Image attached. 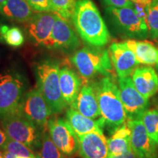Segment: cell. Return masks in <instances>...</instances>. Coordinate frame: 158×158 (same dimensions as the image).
<instances>
[{
    "mask_svg": "<svg viewBox=\"0 0 158 158\" xmlns=\"http://www.w3.org/2000/svg\"><path fill=\"white\" fill-rule=\"evenodd\" d=\"M78 150L81 158H108V140L103 133L92 132L79 136Z\"/></svg>",
    "mask_w": 158,
    "mask_h": 158,
    "instance_id": "obj_15",
    "label": "cell"
},
{
    "mask_svg": "<svg viewBox=\"0 0 158 158\" xmlns=\"http://www.w3.org/2000/svg\"><path fill=\"white\" fill-rule=\"evenodd\" d=\"M39 149L37 158H67L46 133H43Z\"/></svg>",
    "mask_w": 158,
    "mask_h": 158,
    "instance_id": "obj_23",
    "label": "cell"
},
{
    "mask_svg": "<svg viewBox=\"0 0 158 158\" xmlns=\"http://www.w3.org/2000/svg\"><path fill=\"white\" fill-rule=\"evenodd\" d=\"M118 89L127 118L128 120L141 119L142 115L147 110L149 99L136 89L130 76L118 78Z\"/></svg>",
    "mask_w": 158,
    "mask_h": 158,
    "instance_id": "obj_9",
    "label": "cell"
},
{
    "mask_svg": "<svg viewBox=\"0 0 158 158\" xmlns=\"http://www.w3.org/2000/svg\"><path fill=\"white\" fill-rule=\"evenodd\" d=\"M2 156H3V153H2L1 152H0V157H2Z\"/></svg>",
    "mask_w": 158,
    "mask_h": 158,
    "instance_id": "obj_38",
    "label": "cell"
},
{
    "mask_svg": "<svg viewBox=\"0 0 158 158\" xmlns=\"http://www.w3.org/2000/svg\"><path fill=\"white\" fill-rule=\"evenodd\" d=\"M76 5V0H51V11L69 21L72 19Z\"/></svg>",
    "mask_w": 158,
    "mask_h": 158,
    "instance_id": "obj_25",
    "label": "cell"
},
{
    "mask_svg": "<svg viewBox=\"0 0 158 158\" xmlns=\"http://www.w3.org/2000/svg\"><path fill=\"white\" fill-rule=\"evenodd\" d=\"M71 20L81 38L91 46L101 48L110 41L107 26L92 0H78Z\"/></svg>",
    "mask_w": 158,
    "mask_h": 158,
    "instance_id": "obj_1",
    "label": "cell"
},
{
    "mask_svg": "<svg viewBox=\"0 0 158 158\" xmlns=\"http://www.w3.org/2000/svg\"><path fill=\"white\" fill-rule=\"evenodd\" d=\"M108 51L118 78L130 76L140 64L133 51L124 42L113 43Z\"/></svg>",
    "mask_w": 158,
    "mask_h": 158,
    "instance_id": "obj_13",
    "label": "cell"
},
{
    "mask_svg": "<svg viewBox=\"0 0 158 158\" xmlns=\"http://www.w3.org/2000/svg\"><path fill=\"white\" fill-rule=\"evenodd\" d=\"M131 78L136 89L146 98L149 99L158 92V73L151 67L137 68Z\"/></svg>",
    "mask_w": 158,
    "mask_h": 158,
    "instance_id": "obj_18",
    "label": "cell"
},
{
    "mask_svg": "<svg viewBox=\"0 0 158 158\" xmlns=\"http://www.w3.org/2000/svg\"><path fill=\"white\" fill-rule=\"evenodd\" d=\"M150 3H143V2H133V8L137 15L143 21L147 22V15L149 12V7Z\"/></svg>",
    "mask_w": 158,
    "mask_h": 158,
    "instance_id": "obj_30",
    "label": "cell"
},
{
    "mask_svg": "<svg viewBox=\"0 0 158 158\" xmlns=\"http://www.w3.org/2000/svg\"><path fill=\"white\" fill-rule=\"evenodd\" d=\"M1 32L4 41L10 46L19 47L24 42L22 31L18 27L2 26Z\"/></svg>",
    "mask_w": 158,
    "mask_h": 158,
    "instance_id": "obj_27",
    "label": "cell"
},
{
    "mask_svg": "<svg viewBox=\"0 0 158 158\" xmlns=\"http://www.w3.org/2000/svg\"><path fill=\"white\" fill-rule=\"evenodd\" d=\"M8 138V136L7 135L5 132L0 129V148L1 149H3L4 147H5Z\"/></svg>",
    "mask_w": 158,
    "mask_h": 158,
    "instance_id": "obj_33",
    "label": "cell"
},
{
    "mask_svg": "<svg viewBox=\"0 0 158 158\" xmlns=\"http://www.w3.org/2000/svg\"><path fill=\"white\" fill-rule=\"evenodd\" d=\"M15 158H31V157H15Z\"/></svg>",
    "mask_w": 158,
    "mask_h": 158,
    "instance_id": "obj_37",
    "label": "cell"
},
{
    "mask_svg": "<svg viewBox=\"0 0 158 158\" xmlns=\"http://www.w3.org/2000/svg\"><path fill=\"white\" fill-rule=\"evenodd\" d=\"M107 7H132L133 2L130 0H102Z\"/></svg>",
    "mask_w": 158,
    "mask_h": 158,
    "instance_id": "obj_31",
    "label": "cell"
},
{
    "mask_svg": "<svg viewBox=\"0 0 158 158\" xmlns=\"http://www.w3.org/2000/svg\"><path fill=\"white\" fill-rule=\"evenodd\" d=\"M59 84L64 102L67 106H71L81 91V82L80 78L73 70L64 67L59 71Z\"/></svg>",
    "mask_w": 158,
    "mask_h": 158,
    "instance_id": "obj_20",
    "label": "cell"
},
{
    "mask_svg": "<svg viewBox=\"0 0 158 158\" xmlns=\"http://www.w3.org/2000/svg\"><path fill=\"white\" fill-rule=\"evenodd\" d=\"M100 47H84L77 51L71 61L84 78H93L98 74L108 76L112 72L109 51Z\"/></svg>",
    "mask_w": 158,
    "mask_h": 158,
    "instance_id": "obj_4",
    "label": "cell"
},
{
    "mask_svg": "<svg viewBox=\"0 0 158 158\" xmlns=\"http://www.w3.org/2000/svg\"><path fill=\"white\" fill-rule=\"evenodd\" d=\"M156 68H157V72H158V65H156Z\"/></svg>",
    "mask_w": 158,
    "mask_h": 158,
    "instance_id": "obj_39",
    "label": "cell"
},
{
    "mask_svg": "<svg viewBox=\"0 0 158 158\" xmlns=\"http://www.w3.org/2000/svg\"><path fill=\"white\" fill-rule=\"evenodd\" d=\"M101 116L105 125L112 130L125 123V110L120 98L119 89L110 77L106 76L94 85Z\"/></svg>",
    "mask_w": 158,
    "mask_h": 158,
    "instance_id": "obj_2",
    "label": "cell"
},
{
    "mask_svg": "<svg viewBox=\"0 0 158 158\" xmlns=\"http://www.w3.org/2000/svg\"><path fill=\"white\" fill-rule=\"evenodd\" d=\"M85 116L93 119L101 118L100 107L94 86L84 85L76 101L70 106Z\"/></svg>",
    "mask_w": 158,
    "mask_h": 158,
    "instance_id": "obj_16",
    "label": "cell"
},
{
    "mask_svg": "<svg viewBox=\"0 0 158 158\" xmlns=\"http://www.w3.org/2000/svg\"><path fill=\"white\" fill-rule=\"evenodd\" d=\"M133 2H143V3H150L152 0H130Z\"/></svg>",
    "mask_w": 158,
    "mask_h": 158,
    "instance_id": "obj_34",
    "label": "cell"
},
{
    "mask_svg": "<svg viewBox=\"0 0 158 158\" xmlns=\"http://www.w3.org/2000/svg\"><path fill=\"white\" fill-rule=\"evenodd\" d=\"M108 158H142V157H140L139 155H138L137 154H136L135 152H133V149H132L122 155L114 156V157H110Z\"/></svg>",
    "mask_w": 158,
    "mask_h": 158,
    "instance_id": "obj_32",
    "label": "cell"
},
{
    "mask_svg": "<svg viewBox=\"0 0 158 158\" xmlns=\"http://www.w3.org/2000/svg\"><path fill=\"white\" fill-rule=\"evenodd\" d=\"M56 14L51 11L38 12L27 22V31L37 44L51 48V33Z\"/></svg>",
    "mask_w": 158,
    "mask_h": 158,
    "instance_id": "obj_11",
    "label": "cell"
},
{
    "mask_svg": "<svg viewBox=\"0 0 158 158\" xmlns=\"http://www.w3.org/2000/svg\"><path fill=\"white\" fill-rule=\"evenodd\" d=\"M5 1V0H0V5H1V4L2 2H4Z\"/></svg>",
    "mask_w": 158,
    "mask_h": 158,
    "instance_id": "obj_36",
    "label": "cell"
},
{
    "mask_svg": "<svg viewBox=\"0 0 158 158\" xmlns=\"http://www.w3.org/2000/svg\"><path fill=\"white\" fill-rule=\"evenodd\" d=\"M0 158H5V157H4V156H2V157H1Z\"/></svg>",
    "mask_w": 158,
    "mask_h": 158,
    "instance_id": "obj_40",
    "label": "cell"
},
{
    "mask_svg": "<svg viewBox=\"0 0 158 158\" xmlns=\"http://www.w3.org/2000/svg\"><path fill=\"white\" fill-rule=\"evenodd\" d=\"M27 1L35 11H51V0H27Z\"/></svg>",
    "mask_w": 158,
    "mask_h": 158,
    "instance_id": "obj_29",
    "label": "cell"
},
{
    "mask_svg": "<svg viewBox=\"0 0 158 158\" xmlns=\"http://www.w3.org/2000/svg\"><path fill=\"white\" fill-rule=\"evenodd\" d=\"M141 120L154 142L158 145V109L147 110L142 115Z\"/></svg>",
    "mask_w": 158,
    "mask_h": 158,
    "instance_id": "obj_24",
    "label": "cell"
},
{
    "mask_svg": "<svg viewBox=\"0 0 158 158\" xmlns=\"http://www.w3.org/2000/svg\"><path fill=\"white\" fill-rule=\"evenodd\" d=\"M27 0H5L0 5V13L11 21L27 23L35 14Z\"/></svg>",
    "mask_w": 158,
    "mask_h": 158,
    "instance_id": "obj_19",
    "label": "cell"
},
{
    "mask_svg": "<svg viewBox=\"0 0 158 158\" xmlns=\"http://www.w3.org/2000/svg\"><path fill=\"white\" fill-rule=\"evenodd\" d=\"M127 125L131 132L133 151L142 158L157 157V145L148 134L141 120H128Z\"/></svg>",
    "mask_w": 158,
    "mask_h": 158,
    "instance_id": "obj_12",
    "label": "cell"
},
{
    "mask_svg": "<svg viewBox=\"0 0 158 158\" xmlns=\"http://www.w3.org/2000/svg\"><path fill=\"white\" fill-rule=\"evenodd\" d=\"M19 113L33 122L44 133L52 114L40 90L33 89L23 96Z\"/></svg>",
    "mask_w": 158,
    "mask_h": 158,
    "instance_id": "obj_7",
    "label": "cell"
},
{
    "mask_svg": "<svg viewBox=\"0 0 158 158\" xmlns=\"http://www.w3.org/2000/svg\"><path fill=\"white\" fill-rule=\"evenodd\" d=\"M108 157L122 155L132 150L131 132L127 123L114 130L111 138L108 140Z\"/></svg>",
    "mask_w": 158,
    "mask_h": 158,
    "instance_id": "obj_21",
    "label": "cell"
},
{
    "mask_svg": "<svg viewBox=\"0 0 158 158\" xmlns=\"http://www.w3.org/2000/svg\"><path fill=\"white\" fill-rule=\"evenodd\" d=\"M2 149L11 153L15 157L37 158V155L31 148L27 147L24 143L12 140L10 138H8Z\"/></svg>",
    "mask_w": 158,
    "mask_h": 158,
    "instance_id": "obj_26",
    "label": "cell"
},
{
    "mask_svg": "<svg viewBox=\"0 0 158 158\" xmlns=\"http://www.w3.org/2000/svg\"><path fill=\"white\" fill-rule=\"evenodd\" d=\"M80 46V40L68 21L56 15L52 33L51 48L65 51L76 50Z\"/></svg>",
    "mask_w": 158,
    "mask_h": 158,
    "instance_id": "obj_14",
    "label": "cell"
},
{
    "mask_svg": "<svg viewBox=\"0 0 158 158\" xmlns=\"http://www.w3.org/2000/svg\"><path fill=\"white\" fill-rule=\"evenodd\" d=\"M1 27H2V26H0V42H2V41H4L2 35V32H1Z\"/></svg>",
    "mask_w": 158,
    "mask_h": 158,
    "instance_id": "obj_35",
    "label": "cell"
},
{
    "mask_svg": "<svg viewBox=\"0 0 158 158\" xmlns=\"http://www.w3.org/2000/svg\"><path fill=\"white\" fill-rule=\"evenodd\" d=\"M65 117L78 137L92 132L103 133L102 127L105 126V122L102 117L93 119L84 116L71 107L67 110Z\"/></svg>",
    "mask_w": 158,
    "mask_h": 158,
    "instance_id": "obj_17",
    "label": "cell"
},
{
    "mask_svg": "<svg viewBox=\"0 0 158 158\" xmlns=\"http://www.w3.org/2000/svg\"><path fill=\"white\" fill-rule=\"evenodd\" d=\"M149 35L152 39L158 37V0H152L149 4L147 15Z\"/></svg>",
    "mask_w": 158,
    "mask_h": 158,
    "instance_id": "obj_28",
    "label": "cell"
},
{
    "mask_svg": "<svg viewBox=\"0 0 158 158\" xmlns=\"http://www.w3.org/2000/svg\"><path fill=\"white\" fill-rule=\"evenodd\" d=\"M124 43L133 51L139 63L158 65V48L152 43L137 40H127Z\"/></svg>",
    "mask_w": 158,
    "mask_h": 158,
    "instance_id": "obj_22",
    "label": "cell"
},
{
    "mask_svg": "<svg viewBox=\"0 0 158 158\" xmlns=\"http://www.w3.org/2000/svg\"><path fill=\"white\" fill-rule=\"evenodd\" d=\"M48 130L52 141L64 155L73 156L78 152V138L66 119L50 118Z\"/></svg>",
    "mask_w": 158,
    "mask_h": 158,
    "instance_id": "obj_10",
    "label": "cell"
},
{
    "mask_svg": "<svg viewBox=\"0 0 158 158\" xmlns=\"http://www.w3.org/2000/svg\"><path fill=\"white\" fill-rule=\"evenodd\" d=\"M157 41H158V37H157Z\"/></svg>",
    "mask_w": 158,
    "mask_h": 158,
    "instance_id": "obj_41",
    "label": "cell"
},
{
    "mask_svg": "<svg viewBox=\"0 0 158 158\" xmlns=\"http://www.w3.org/2000/svg\"><path fill=\"white\" fill-rule=\"evenodd\" d=\"M59 71V64L52 60L43 61L36 67L38 89L54 114L62 113L67 106L61 92Z\"/></svg>",
    "mask_w": 158,
    "mask_h": 158,
    "instance_id": "obj_3",
    "label": "cell"
},
{
    "mask_svg": "<svg viewBox=\"0 0 158 158\" xmlns=\"http://www.w3.org/2000/svg\"><path fill=\"white\" fill-rule=\"evenodd\" d=\"M2 125L10 139L24 143L32 150L40 147L43 132L21 114L2 117Z\"/></svg>",
    "mask_w": 158,
    "mask_h": 158,
    "instance_id": "obj_5",
    "label": "cell"
},
{
    "mask_svg": "<svg viewBox=\"0 0 158 158\" xmlns=\"http://www.w3.org/2000/svg\"><path fill=\"white\" fill-rule=\"evenodd\" d=\"M116 27L128 37L144 39L149 36L147 23L143 21L133 7H106Z\"/></svg>",
    "mask_w": 158,
    "mask_h": 158,
    "instance_id": "obj_8",
    "label": "cell"
},
{
    "mask_svg": "<svg viewBox=\"0 0 158 158\" xmlns=\"http://www.w3.org/2000/svg\"><path fill=\"white\" fill-rule=\"evenodd\" d=\"M24 83L15 73L0 74V117L19 112L23 98Z\"/></svg>",
    "mask_w": 158,
    "mask_h": 158,
    "instance_id": "obj_6",
    "label": "cell"
}]
</instances>
